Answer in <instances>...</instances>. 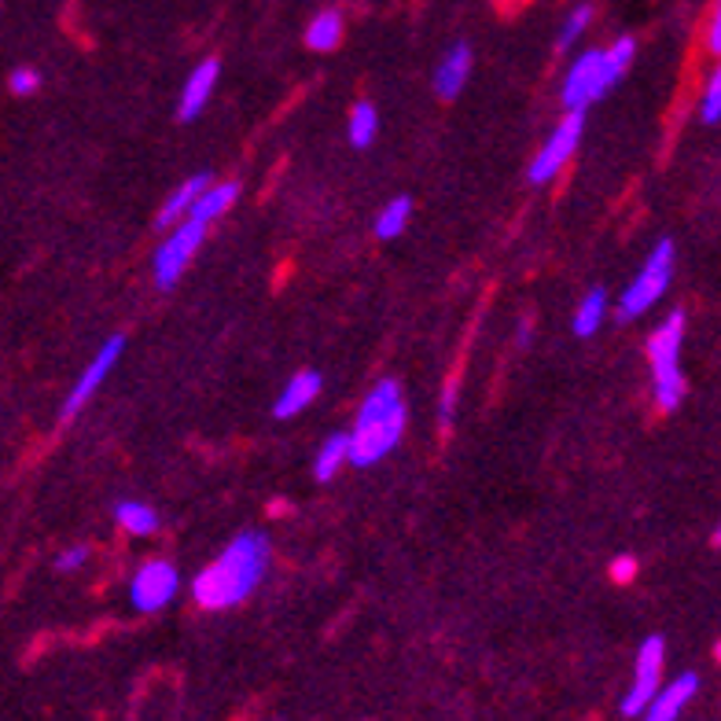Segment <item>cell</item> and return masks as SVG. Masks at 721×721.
<instances>
[{
    "label": "cell",
    "mask_w": 721,
    "mask_h": 721,
    "mask_svg": "<svg viewBox=\"0 0 721 721\" xmlns=\"http://www.w3.org/2000/svg\"><path fill=\"white\" fill-rule=\"evenodd\" d=\"M269 537L261 531H244L222 548V556L210 567H203L192 581V597L206 611H225L244 604L261 586L269 567Z\"/></svg>",
    "instance_id": "1"
},
{
    "label": "cell",
    "mask_w": 721,
    "mask_h": 721,
    "mask_svg": "<svg viewBox=\"0 0 721 721\" xmlns=\"http://www.w3.org/2000/svg\"><path fill=\"white\" fill-rule=\"evenodd\" d=\"M405 434V402L402 387L394 380L375 383V391L364 398L350 431V464L372 467L402 442Z\"/></svg>",
    "instance_id": "2"
},
{
    "label": "cell",
    "mask_w": 721,
    "mask_h": 721,
    "mask_svg": "<svg viewBox=\"0 0 721 721\" xmlns=\"http://www.w3.org/2000/svg\"><path fill=\"white\" fill-rule=\"evenodd\" d=\"M637 44L634 38H618L611 49H589L581 52L567 71L564 82V103L567 111H586L589 103H597L611 93V89L622 82V74L634 63Z\"/></svg>",
    "instance_id": "3"
},
{
    "label": "cell",
    "mask_w": 721,
    "mask_h": 721,
    "mask_svg": "<svg viewBox=\"0 0 721 721\" xmlns=\"http://www.w3.org/2000/svg\"><path fill=\"white\" fill-rule=\"evenodd\" d=\"M681 342H684V313H673L656 328L648 339V361H651V380H656V402L662 412H673L684 398V372H681Z\"/></svg>",
    "instance_id": "4"
},
{
    "label": "cell",
    "mask_w": 721,
    "mask_h": 721,
    "mask_svg": "<svg viewBox=\"0 0 721 721\" xmlns=\"http://www.w3.org/2000/svg\"><path fill=\"white\" fill-rule=\"evenodd\" d=\"M670 277H673V244L670 239H659L648 261L640 266L637 280L629 284L622 291V299H618V320H637L640 313H648V309L667 295Z\"/></svg>",
    "instance_id": "5"
},
{
    "label": "cell",
    "mask_w": 721,
    "mask_h": 721,
    "mask_svg": "<svg viewBox=\"0 0 721 721\" xmlns=\"http://www.w3.org/2000/svg\"><path fill=\"white\" fill-rule=\"evenodd\" d=\"M203 236H206V222H199V217H185V222L169 233L166 244H158V250H155V284L158 288L163 291L177 288L181 272H185L188 261L196 258Z\"/></svg>",
    "instance_id": "6"
},
{
    "label": "cell",
    "mask_w": 721,
    "mask_h": 721,
    "mask_svg": "<svg viewBox=\"0 0 721 721\" xmlns=\"http://www.w3.org/2000/svg\"><path fill=\"white\" fill-rule=\"evenodd\" d=\"M581 130H586V111H570L567 119L553 130V136L542 144V152L534 155L531 169H526L531 185H548V181H553L559 169L570 163V155L578 152Z\"/></svg>",
    "instance_id": "7"
},
{
    "label": "cell",
    "mask_w": 721,
    "mask_h": 721,
    "mask_svg": "<svg viewBox=\"0 0 721 721\" xmlns=\"http://www.w3.org/2000/svg\"><path fill=\"white\" fill-rule=\"evenodd\" d=\"M177 589H181L177 567L166 564V559H147V564L136 567V575L130 581V604L144 615L163 611L177 597Z\"/></svg>",
    "instance_id": "8"
},
{
    "label": "cell",
    "mask_w": 721,
    "mask_h": 721,
    "mask_svg": "<svg viewBox=\"0 0 721 721\" xmlns=\"http://www.w3.org/2000/svg\"><path fill=\"white\" fill-rule=\"evenodd\" d=\"M662 651H667V640L659 634L648 637L637 651V678L629 684L626 700H622V714L637 718L648 711V703L659 696V678H662Z\"/></svg>",
    "instance_id": "9"
},
{
    "label": "cell",
    "mask_w": 721,
    "mask_h": 721,
    "mask_svg": "<svg viewBox=\"0 0 721 721\" xmlns=\"http://www.w3.org/2000/svg\"><path fill=\"white\" fill-rule=\"evenodd\" d=\"M122 350H125V339H122V336H111L107 342H103V347L96 350V358L89 361V369L78 375L74 391L66 394V402H63V409H60V420H71V416H78V412L89 405V398H93V394L100 391V383L111 375L114 361L122 358Z\"/></svg>",
    "instance_id": "10"
},
{
    "label": "cell",
    "mask_w": 721,
    "mask_h": 721,
    "mask_svg": "<svg viewBox=\"0 0 721 721\" xmlns=\"http://www.w3.org/2000/svg\"><path fill=\"white\" fill-rule=\"evenodd\" d=\"M217 78H222V63H217L214 55H210V60H203L196 71L188 74L185 89H181V103H177V119L181 122L199 119L203 107H206V100H210V93H214Z\"/></svg>",
    "instance_id": "11"
},
{
    "label": "cell",
    "mask_w": 721,
    "mask_h": 721,
    "mask_svg": "<svg viewBox=\"0 0 721 721\" xmlns=\"http://www.w3.org/2000/svg\"><path fill=\"white\" fill-rule=\"evenodd\" d=\"M467 74H472V49L461 41L442 55L439 66H434V93L442 100L461 96V89L467 85Z\"/></svg>",
    "instance_id": "12"
},
{
    "label": "cell",
    "mask_w": 721,
    "mask_h": 721,
    "mask_svg": "<svg viewBox=\"0 0 721 721\" xmlns=\"http://www.w3.org/2000/svg\"><path fill=\"white\" fill-rule=\"evenodd\" d=\"M696 689H700V678H696V673H681V678H673L667 689H659L656 700L648 703L645 721H678V714L696 696Z\"/></svg>",
    "instance_id": "13"
},
{
    "label": "cell",
    "mask_w": 721,
    "mask_h": 721,
    "mask_svg": "<svg viewBox=\"0 0 721 721\" xmlns=\"http://www.w3.org/2000/svg\"><path fill=\"white\" fill-rule=\"evenodd\" d=\"M320 394V372L313 369H306V372H295L288 387L277 394V402H272V416L277 420H291V416H299V412L313 402V398Z\"/></svg>",
    "instance_id": "14"
},
{
    "label": "cell",
    "mask_w": 721,
    "mask_h": 721,
    "mask_svg": "<svg viewBox=\"0 0 721 721\" xmlns=\"http://www.w3.org/2000/svg\"><path fill=\"white\" fill-rule=\"evenodd\" d=\"M210 188V177L206 174H196V177H188L185 185H181L174 196H169L163 203V210H158V228H166V225H177V222H185V217L196 210V203L203 192Z\"/></svg>",
    "instance_id": "15"
},
{
    "label": "cell",
    "mask_w": 721,
    "mask_h": 721,
    "mask_svg": "<svg viewBox=\"0 0 721 721\" xmlns=\"http://www.w3.org/2000/svg\"><path fill=\"white\" fill-rule=\"evenodd\" d=\"M350 461V434H331L313 456V475L317 483H331L339 475V467Z\"/></svg>",
    "instance_id": "16"
},
{
    "label": "cell",
    "mask_w": 721,
    "mask_h": 721,
    "mask_svg": "<svg viewBox=\"0 0 721 721\" xmlns=\"http://www.w3.org/2000/svg\"><path fill=\"white\" fill-rule=\"evenodd\" d=\"M114 519H119L125 534H136V537L155 534L158 523H163L158 512L152 505H144V501H119V505H114Z\"/></svg>",
    "instance_id": "17"
},
{
    "label": "cell",
    "mask_w": 721,
    "mask_h": 721,
    "mask_svg": "<svg viewBox=\"0 0 721 721\" xmlns=\"http://www.w3.org/2000/svg\"><path fill=\"white\" fill-rule=\"evenodd\" d=\"M339 41H342V16L339 11H317L306 27V49L331 52L339 49Z\"/></svg>",
    "instance_id": "18"
},
{
    "label": "cell",
    "mask_w": 721,
    "mask_h": 721,
    "mask_svg": "<svg viewBox=\"0 0 721 721\" xmlns=\"http://www.w3.org/2000/svg\"><path fill=\"white\" fill-rule=\"evenodd\" d=\"M236 199H239V181H225V185H210V188H206L203 196H199L196 210H192L188 217H199V222L210 225L214 217H222Z\"/></svg>",
    "instance_id": "19"
},
{
    "label": "cell",
    "mask_w": 721,
    "mask_h": 721,
    "mask_svg": "<svg viewBox=\"0 0 721 721\" xmlns=\"http://www.w3.org/2000/svg\"><path fill=\"white\" fill-rule=\"evenodd\" d=\"M604 317H608V291L593 288L586 299L578 302V309H575V336L589 339L593 331H600Z\"/></svg>",
    "instance_id": "20"
},
{
    "label": "cell",
    "mask_w": 721,
    "mask_h": 721,
    "mask_svg": "<svg viewBox=\"0 0 721 721\" xmlns=\"http://www.w3.org/2000/svg\"><path fill=\"white\" fill-rule=\"evenodd\" d=\"M409 214H412V199L409 196H394L380 214H375V236H380V239H398V236L405 233Z\"/></svg>",
    "instance_id": "21"
},
{
    "label": "cell",
    "mask_w": 721,
    "mask_h": 721,
    "mask_svg": "<svg viewBox=\"0 0 721 721\" xmlns=\"http://www.w3.org/2000/svg\"><path fill=\"white\" fill-rule=\"evenodd\" d=\"M375 130H380V114H375V107L369 100H361V103H353V111H350V144L353 147H369L375 141Z\"/></svg>",
    "instance_id": "22"
},
{
    "label": "cell",
    "mask_w": 721,
    "mask_h": 721,
    "mask_svg": "<svg viewBox=\"0 0 721 721\" xmlns=\"http://www.w3.org/2000/svg\"><path fill=\"white\" fill-rule=\"evenodd\" d=\"M593 22V4H578L575 11H570V19L564 22V30H559V52H567L570 44H575L581 38V30H586Z\"/></svg>",
    "instance_id": "23"
},
{
    "label": "cell",
    "mask_w": 721,
    "mask_h": 721,
    "mask_svg": "<svg viewBox=\"0 0 721 721\" xmlns=\"http://www.w3.org/2000/svg\"><path fill=\"white\" fill-rule=\"evenodd\" d=\"M700 114L707 125H718L721 122V66L711 74V82H707V93H703V103H700Z\"/></svg>",
    "instance_id": "24"
},
{
    "label": "cell",
    "mask_w": 721,
    "mask_h": 721,
    "mask_svg": "<svg viewBox=\"0 0 721 721\" xmlns=\"http://www.w3.org/2000/svg\"><path fill=\"white\" fill-rule=\"evenodd\" d=\"M8 89H11L16 96L38 93V89H41V74L33 71V66H16V71H11V78H8Z\"/></svg>",
    "instance_id": "25"
},
{
    "label": "cell",
    "mask_w": 721,
    "mask_h": 721,
    "mask_svg": "<svg viewBox=\"0 0 721 721\" xmlns=\"http://www.w3.org/2000/svg\"><path fill=\"white\" fill-rule=\"evenodd\" d=\"M89 553L93 548L89 545H74V548H66V553H60V559H55V570H78L89 559Z\"/></svg>",
    "instance_id": "26"
},
{
    "label": "cell",
    "mask_w": 721,
    "mask_h": 721,
    "mask_svg": "<svg viewBox=\"0 0 721 721\" xmlns=\"http://www.w3.org/2000/svg\"><path fill=\"white\" fill-rule=\"evenodd\" d=\"M637 575V559L634 556H615L611 559V578L615 581H629Z\"/></svg>",
    "instance_id": "27"
},
{
    "label": "cell",
    "mask_w": 721,
    "mask_h": 721,
    "mask_svg": "<svg viewBox=\"0 0 721 721\" xmlns=\"http://www.w3.org/2000/svg\"><path fill=\"white\" fill-rule=\"evenodd\" d=\"M453 409H456V387L450 383L442 391V405H439V420H442V428H450L453 423Z\"/></svg>",
    "instance_id": "28"
},
{
    "label": "cell",
    "mask_w": 721,
    "mask_h": 721,
    "mask_svg": "<svg viewBox=\"0 0 721 721\" xmlns=\"http://www.w3.org/2000/svg\"><path fill=\"white\" fill-rule=\"evenodd\" d=\"M707 44H711V52H714V55H721V0L714 4L711 30H707Z\"/></svg>",
    "instance_id": "29"
},
{
    "label": "cell",
    "mask_w": 721,
    "mask_h": 721,
    "mask_svg": "<svg viewBox=\"0 0 721 721\" xmlns=\"http://www.w3.org/2000/svg\"><path fill=\"white\" fill-rule=\"evenodd\" d=\"M531 342V320H519V347Z\"/></svg>",
    "instance_id": "30"
},
{
    "label": "cell",
    "mask_w": 721,
    "mask_h": 721,
    "mask_svg": "<svg viewBox=\"0 0 721 721\" xmlns=\"http://www.w3.org/2000/svg\"><path fill=\"white\" fill-rule=\"evenodd\" d=\"M711 542H714V545H721V523L714 526V537H711Z\"/></svg>",
    "instance_id": "31"
},
{
    "label": "cell",
    "mask_w": 721,
    "mask_h": 721,
    "mask_svg": "<svg viewBox=\"0 0 721 721\" xmlns=\"http://www.w3.org/2000/svg\"><path fill=\"white\" fill-rule=\"evenodd\" d=\"M718 656H721V645H718Z\"/></svg>",
    "instance_id": "32"
}]
</instances>
